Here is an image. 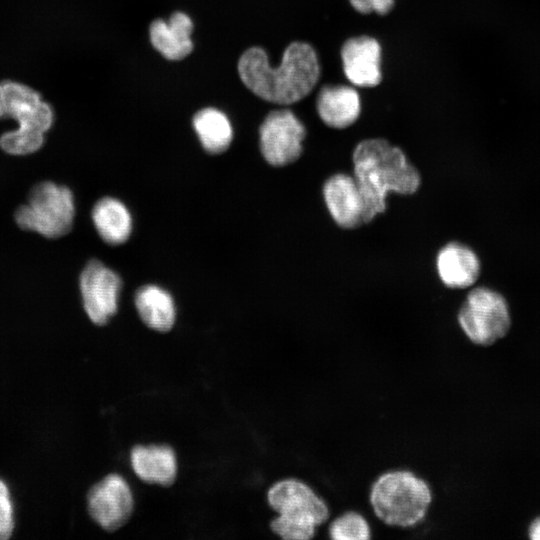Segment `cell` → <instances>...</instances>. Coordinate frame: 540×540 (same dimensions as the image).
I'll return each mask as SVG.
<instances>
[{
    "label": "cell",
    "mask_w": 540,
    "mask_h": 540,
    "mask_svg": "<svg viewBox=\"0 0 540 540\" xmlns=\"http://www.w3.org/2000/svg\"><path fill=\"white\" fill-rule=\"evenodd\" d=\"M529 537L532 540H540V517L536 518L529 527Z\"/></svg>",
    "instance_id": "cell-24"
},
{
    "label": "cell",
    "mask_w": 540,
    "mask_h": 540,
    "mask_svg": "<svg viewBox=\"0 0 540 540\" xmlns=\"http://www.w3.org/2000/svg\"><path fill=\"white\" fill-rule=\"evenodd\" d=\"M316 537L331 540H370L372 529L368 519L361 512L349 509L319 527Z\"/></svg>",
    "instance_id": "cell-20"
},
{
    "label": "cell",
    "mask_w": 540,
    "mask_h": 540,
    "mask_svg": "<svg viewBox=\"0 0 540 540\" xmlns=\"http://www.w3.org/2000/svg\"><path fill=\"white\" fill-rule=\"evenodd\" d=\"M352 163L364 202L365 224L386 212L389 193L410 196L422 183L419 170L405 152L384 138L360 141L352 152Z\"/></svg>",
    "instance_id": "cell-2"
},
{
    "label": "cell",
    "mask_w": 540,
    "mask_h": 540,
    "mask_svg": "<svg viewBox=\"0 0 540 540\" xmlns=\"http://www.w3.org/2000/svg\"><path fill=\"white\" fill-rule=\"evenodd\" d=\"M15 530V509L11 491L0 478V540L9 539Z\"/></svg>",
    "instance_id": "cell-22"
},
{
    "label": "cell",
    "mask_w": 540,
    "mask_h": 540,
    "mask_svg": "<svg viewBox=\"0 0 540 540\" xmlns=\"http://www.w3.org/2000/svg\"><path fill=\"white\" fill-rule=\"evenodd\" d=\"M122 282L118 274L99 260H91L80 276L84 310L96 325H104L115 315Z\"/></svg>",
    "instance_id": "cell-9"
},
{
    "label": "cell",
    "mask_w": 540,
    "mask_h": 540,
    "mask_svg": "<svg viewBox=\"0 0 540 540\" xmlns=\"http://www.w3.org/2000/svg\"><path fill=\"white\" fill-rule=\"evenodd\" d=\"M351 6L361 14H388L394 7L395 0H349Z\"/></svg>",
    "instance_id": "cell-23"
},
{
    "label": "cell",
    "mask_w": 540,
    "mask_h": 540,
    "mask_svg": "<svg viewBox=\"0 0 540 540\" xmlns=\"http://www.w3.org/2000/svg\"><path fill=\"white\" fill-rule=\"evenodd\" d=\"M238 73L243 84L259 98L291 105L312 92L321 68L315 49L306 42L295 41L286 47L277 67L270 66L264 49H247L238 61Z\"/></svg>",
    "instance_id": "cell-1"
},
{
    "label": "cell",
    "mask_w": 540,
    "mask_h": 540,
    "mask_svg": "<svg viewBox=\"0 0 540 540\" xmlns=\"http://www.w3.org/2000/svg\"><path fill=\"white\" fill-rule=\"evenodd\" d=\"M44 143V134L17 128L0 137V147L13 155H26L39 150Z\"/></svg>",
    "instance_id": "cell-21"
},
{
    "label": "cell",
    "mask_w": 540,
    "mask_h": 540,
    "mask_svg": "<svg viewBox=\"0 0 540 540\" xmlns=\"http://www.w3.org/2000/svg\"><path fill=\"white\" fill-rule=\"evenodd\" d=\"M435 266L440 281L450 289L471 287L481 273V262L476 252L458 241L448 242L440 248Z\"/></svg>",
    "instance_id": "cell-13"
},
{
    "label": "cell",
    "mask_w": 540,
    "mask_h": 540,
    "mask_svg": "<svg viewBox=\"0 0 540 540\" xmlns=\"http://www.w3.org/2000/svg\"><path fill=\"white\" fill-rule=\"evenodd\" d=\"M267 502L277 513L270 522V528L283 540L316 538L318 528L331 518L326 500L310 484L297 477L274 483L267 492Z\"/></svg>",
    "instance_id": "cell-4"
},
{
    "label": "cell",
    "mask_w": 540,
    "mask_h": 540,
    "mask_svg": "<svg viewBox=\"0 0 540 540\" xmlns=\"http://www.w3.org/2000/svg\"><path fill=\"white\" fill-rule=\"evenodd\" d=\"M343 72L356 87H376L382 80V48L377 39L362 35L347 39L340 50Z\"/></svg>",
    "instance_id": "cell-12"
},
{
    "label": "cell",
    "mask_w": 540,
    "mask_h": 540,
    "mask_svg": "<svg viewBox=\"0 0 540 540\" xmlns=\"http://www.w3.org/2000/svg\"><path fill=\"white\" fill-rule=\"evenodd\" d=\"M92 220L100 237L111 245L126 242L132 231L129 210L115 198L100 199L93 207Z\"/></svg>",
    "instance_id": "cell-18"
},
{
    "label": "cell",
    "mask_w": 540,
    "mask_h": 540,
    "mask_svg": "<svg viewBox=\"0 0 540 540\" xmlns=\"http://www.w3.org/2000/svg\"><path fill=\"white\" fill-rule=\"evenodd\" d=\"M135 305L143 323L158 332L171 330L176 319L172 296L156 285L141 287L135 296Z\"/></svg>",
    "instance_id": "cell-17"
},
{
    "label": "cell",
    "mask_w": 540,
    "mask_h": 540,
    "mask_svg": "<svg viewBox=\"0 0 540 540\" xmlns=\"http://www.w3.org/2000/svg\"><path fill=\"white\" fill-rule=\"evenodd\" d=\"M432 500L429 483L404 468L382 472L369 490L374 516L389 527L406 529L419 525L426 518Z\"/></svg>",
    "instance_id": "cell-3"
},
{
    "label": "cell",
    "mask_w": 540,
    "mask_h": 540,
    "mask_svg": "<svg viewBox=\"0 0 540 540\" xmlns=\"http://www.w3.org/2000/svg\"><path fill=\"white\" fill-rule=\"evenodd\" d=\"M135 474L144 482L168 487L177 476V458L168 445H136L130 453Z\"/></svg>",
    "instance_id": "cell-16"
},
{
    "label": "cell",
    "mask_w": 540,
    "mask_h": 540,
    "mask_svg": "<svg viewBox=\"0 0 540 540\" xmlns=\"http://www.w3.org/2000/svg\"><path fill=\"white\" fill-rule=\"evenodd\" d=\"M192 123L207 152L219 154L230 146L233 129L228 117L222 111L213 107L201 109L193 116Z\"/></svg>",
    "instance_id": "cell-19"
},
{
    "label": "cell",
    "mask_w": 540,
    "mask_h": 540,
    "mask_svg": "<svg viewBox=\"0 0 540 540\" xmlns=\"http://www.w3.org/2000/svg\"><path fill=\"white\" fill-rule=\"evenodd\" d=\"M3 118L12 117L18 128L44 134L54 120L51 106L30 87L12 81L0 83Z\"/></svg>",
    "instance_id": "cell-10"
},
{
    "label": "cell",
    "mask_w": 540,
    "mask_h": 540,
    "mask_svg": "<svg viewBox=\"0 0 540 540\" xmlns=\"http://www.w3.org/2000/svg\"><path fill=\"white\" fill-rule=\"evenodd\" d=\"M87 507L96 524L106 531H115L124 526L132 516L133 494L126 480L121 475L112 473L90 488Z\"/></svg>",
    "instance_id": "cell-8"
},
{
    "label": "cell",
    "mask_w": 540,
    "mask_h": 540,
    "mask_svg": "<svg viewBox=\"0 0 540 540\" xmlns=\"http://www.w3.org/2000/svg\"><path fill=\"white\" fill-rule=\"evenodd\" d=\"M457 323L472 344L491 346L506 336L510 329L508 303L502 294L491 288L475 287L461 304Z\"/></svg>",
    "instance_id": "cell-6"
},
{
    "label": "cell",
    "mask_w": 540,
    "mask_h": 540,
    "mask_svg": "<svg viewBox=\"0 0 540 540\" xmlns=\"http://www.w3.org/2000/svg\"><path fill=\"white\" fill-rule=\"evenodd\" d=\"M259 136L264 159L272 166L283 167L301 157L306 129L291 110L280 109L266 116Z\"/></svg>",
    "instance_id": "cell-7"
},
{
    "label": "cell",
    "mask_w": 540,
    "mask_h": 540,
    "mask_svg": "<svg viewBox=\"0 0 540 540\" xmlns=\"http://www.w3.org/2000/svg\"><path fill=\"white\" fill-rule=\"evenodd\" d=\"M316 110L326 126L345 129L358 120L361 114V98L353 86L326 85L318 93Z\"/></svg>",
    "instance_id": "cell-14"
},
{
    "label": "cell",
    "mask_w": 540,
    "mask_h": 540,
    "mask_svg": "<svg viewBox=\"0 0 540 540\" xmlns=\"http://www.w3.org/2000/svg\"><path fill=\"white\" fill-rule=\"evenodd\" d=\"M325 206L334 223L345 230L365 225V208L353 175L338 172L329 176L322 186Z\"/></svg>",
    "instance_id": "cell-11"
},
{
    "label": "cell",
    "mask_w": 540,
    "mask_h": 540,
    "mask_svg": "<svg viewBox=\"0 0 540 540\" xmlns=\"http://www.w3.org/2000/svg\"><path fill=\"white\" fill-rule=\"evenodd\" d=\"M74 214L72 192L65 186L42 182L32 188L28 203L17 209L15 220L24 230L56 238L70 231Z\"/></svg>",
    "instance_id": "cell-5"
},
{
    "label": "cell",
    "mask_w": 540,
    "mask_h": 540,
    "mask_svg": "<svg viewBox=\"0 0 540 540\" xmlns=\"http://www.w3.org/2000/svg\"><path fill=\"white\" fill-rule=\"evenodd\" d=\"M193 23L183 12H174L168 22L163 19L154 20L149 27L152 46L160 54L172 61L184 59L193 50L191 33Z\"/></svg>",
    "instance_id": "cell-15"
}]
</instances>
